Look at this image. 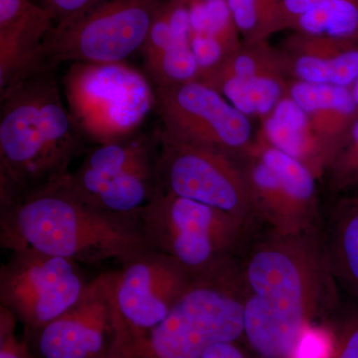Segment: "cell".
Here are the masks:
<instances>
[{
    "mask_svg": "<svg viewBox=\"0 0 358 358\" xmlns=\"http://www.w3.org/2000/svg\"><path fill=\"white\" fill-rule=\"evenodd\" d=\"M236 265L244 294L245 348L253 358H299L339 305L320 227L288 234L256 223Z\"/></svg>",
    "mask_w": 358,
    "mask_h": 358,
    "instance_id": "cell-1",
    "label": "cell"
},
{
    "mask_svg": "<svg viewBox=\"0 0 358 358\" xmlns=\"http://www.w3.org/2000/svg\"><path fill=\"white\" fill-rule=\"evenodd\" d=\"M55 74L40 71L0 91V208L63 182L90 150Z\"/></svg>",
    "mask_w": 358,
    "mask_h": 358,
    "instance_id": "cell-2",
    "label": "cell"
},
{
    "mask_svg": "<svg viewBox=\"0 0 358 358\" xmlns=\"http://www.w3.org/2000/svg\"><path fill=\"white\" fill-rule=\"evenodd\" d=\"M2 248H31L77 264L121 263L148 245L138 218L100 210L65 180L0 208Z\"/></svg>",
    "mask_w": 358,
    "mask_h": 358,
    "instance_id": "cell-3",
    "label": "cell"
},
{
    "mask_svg": "<svg viewBox=\"0 0 358 358\" xmlns=\"http://www.w3.org/2000/svg\"><path fill=\"white\" fill-rule=\"evenodd\" d=\"M244 294L236 260L194 278L166 319L106 358H201L212 345L242 343Z\"/></svg>",
    "mask_w": 358,
    "mask_h": 358,
    "instance_id": "cell-4",
    "label": "cell"
},
{
    "mask_svg": "<svg viewBox=\"0 0 358 358\" xmlns=\"http://www.w3.org/2000/svg\"><path fill=\"white\" fill-rule=\"evenodd\" d=\"M138 217L148 247L171 257L193 279L233 262L255 225L162 190Z\"/></svg>",
    "mask_w": 358,
    "mask_h": 358,
    "instance_id": "cell-5",
    "label": "cell"
},
{
    "mask_svg": "<svg viewBox=\"0 0 358 358\" xmlns=\"http://www.w3.org/2000/svg\"><path fill=\"white\" fill-rule=\"evenodd\" d=\"M66 105L89 147L140 133L155 110V88L127 63H71L61 81Z\"/></svg>",
    "mask_w": 358,
    "mask_h": 358,
    "instance_id": "cell-6",
    "label": "cell"
},
{
    "mask_svg": "<svg viewBox=\"0 0 358 358\" xmlns=\"http://www.w3.org/2000/svg\"><path fill=\"white\" fill-rule=\"evenodd\" d=\"M159 152V128L90 148L65 185L78 199L95 208L138 218L162 190Z\"/></svg>",
    "mask_w": 358,
    "mask_h": 358,
    "instance_id": "cell-7",
    "label": "cell"
},
{
    "mask_svg": "<svg viewBox=\"0 0 358 358\" xmlns=\"http://www.w3.org/2000/svg\"><path fill=\"white\" fill-rule=\"evenodd\" d=\"M169 0H100L76 20L55 26L42 46L45 64L121 63L145 44Z\"/></svg>",
    "mask_w": 358,
    "mask_h": 358,
    "instance_id": "cell-8",
    "label": "cell"
},
{
    "mask_svg": "<svg viewBox=\"0 0 358 358\" xmlns=\"http://www.w3.org/2000/svg\"><path fill=\"white\" fill-rule=\"evenodd\" d=\"M120 264L121 268L114 271V334L107 357L138 341L166 319L193 281L173 259L150 247Z\"/></svg>",
    "mask_w": 358,
    "mask_h": 358,
    "instance_id": "cell-9",
    "label": "cell"
},
{
    "mask_svg": "<svg viewBox=\"0 0 358 358\" xmlns=\"http://www.w3.org/2000/svg\"><path fill=\"white\" fill-rule=\"evenodd\" d=\"M240 160L259 222L288 234L320 227L319 179L305 164L259 136Z\"/></svg>",
    "mask_w": 358,
    "mask_h": 358,
    "instance_id": "cell-10",
    "label": "cell"
},
{
    "mask_svg": "<svg viewBox=\"0 0 358 358\" xmlns=\"http://www.w3.org/2000/svg\"><path fill=\"white\" fill-rule=\"evenodd\" d=\"M160 189L210 205L249 225L259 222L241 160L160 131Z\"/></svg>",
    "mask_w": 358,
    "mask_h": 358,
    "instance_id": "cell-11",
    "label": "cell"
},
{
    "mask_svg": "<svg viewBox=\"0 0 358 358\" xmlns=\"http://www.w3.org/2000/svg\"><path fill=\"white\" fill-rule=\"evenodd\" d=\"M78 265L31 248L11 251L0 268V307L36 333L83 296L90 281Z\"/></svg>",
    "mask_w": 358,
    "mask_h": 358,
    "instance_id": "cell-12",
    "label": "cell"
},
{
    "mask_svg": "<svg viewBox=\"0 0 358 358\" xmlns=\"http://www.w3.org/2000/svg\"><path fill=\"white\" fill-rule=\"evenodd\" d=\"M160 131L241 159L256 138L251 121L216 90L190 81L155 88Z\"/></svg>",
    "mask_w": 358,
    "mask_h": 358,
    "instance_id": "cell-13",
    "label": "cell"
},
{
    "mask_svg": "<svg viewBox=\"0 0 358 358\" xmlns=\"http://www.w3.org/2000/svg\"><path fill=\"white\" fill-rule=\"evenodd\" d=\"M114 271L89 282L79 301L36 331L42 358H106L113 341Z\"/></svg>",
    "mask_w": 358,
    "mask_h": 358,
    "instance_id": "cell-14",
    "label": "cell"
},
{
    "mask_svg": "<svg viewBox=\"0 0 358 358\" xmlns=\"http://www.w3.org/2000/svg\"><path fill=\"white\" fill-rule=\"evenodd\" d=\"M54 27L34 0H0V91L52 69L45 64L42 46Z\"/></svg>",
    "mask_w": 358,
    "mask_h": 358,
    "instance_id": "cell-15",
    "label": "cell"
},
{
    "mask_svg": "<svg viewBox=\"0 0 358 358\" xmlns=\"http://www.w3.org/2000/svg\"><path fill=\"white\" fill-rule=\"evenodd\" d=\"M292 80L352 89L358 78V43L292 32L281 47Z\"/></svg>",
    "mask_w": 358,
    "mask_h": 358,
    "instance_id": "cell-16",
    "label": "cell"
},
{
    "mask_svg": "<svg viewBox=\"0 0 358 358\" xmlns=\"http://www.w3.org/2000/svg\"><path fill=\"white\" fill-rule=\"evenodd\" d=\"M259 136L305 164L319 180L326 176L338 154V150L315 131L307 114L288 95L264 119Z\"/></svg>",
    "mask_w": 358,
    "mask_h": 358,
    "instance_id": "cell-17",
    "label": "cell"
},
{
    "mask_svg": "<svg viewBox=\"0 0 358 358\" xmlns=\"http://www.w3.org/2000/svg\"><path fill=\"white\" fill-rule=\"evenodd\" d=\"M288 96L307 114L315 131L338 152L358 120L352 89L291 80Z\"/></svg>",
    "mask_w": 358,
    "mask_h": 358,
    "instance_id": "cell-18",
    "label": "cell"
},
{
    "mask_svg": "<svg viewBox=\"0 0 358 358\" xmlns=\"http://www.w3.org/2000/svg\"><path fill=\"white\" fill-rule=\"evenodd\" d=\"M320 232L336 288L343 289L358 306V197L339 200Z\"/></svg>",
    "mask_w": 358,
    "mask_h": 358,
    "instance_id": "cell-19",
    "label": "cell"
},
{
    "mask_svg": "<svg viewBox=\"0 0 358 358\" xmlns=\"http://www.w3.org/2000/svg\"><path fill=\"white\" fill-rule=\"evenodd\" d=\"M287 30L358 43V0H281Z\"/></svg>",
    "mask_w": 358,
    "mask_h": 358,
    "instance_id": "cell-20",
    "label": "cell"
},
{
    "mask_svg": "<svg viewBox=\"0 0 358 358\" xmlns=\"http://www.w3.org/2000/svg\"><path fill=\"white\" fill-rule=\"evenodd\" d=\"M257 76L291 77L288 56L268 41L243 42L236 51L213 69L201 73L196 81L215 89L228 79Z\"/></svg>",
    "mask_w": 358,
    "mask_h": 358,
    "instance_id": "cell-21",
    "label": "cell"
},
{
    "mask_svg": "<svg viewBox=\"0 0 358 358\" xmlns=\"http://www.w3.org/2000/svg\"><path fill=\"white\" fill-rule=\"evenodd\" d=\"M291 79L282 76H257L228 79L215 89L242 114L265 119L288 95Z\"/></svg>",
    "mask_w": 358,
    "mask_h": 358,
    "instance_id": "cell-22",
    "label": "cell"
},
{
    "mask_svg": "<svg viewBox=\"0 0 358 358\" xmlns=\"http://www.w3.org/2000/svg\"><path fill=\"white\" fill-rule=\"evenodd\" d=\"M243 42L268 41L287 30L281 0H225Z\"/></svg>",
    "mask_w": 358,
    "mask_h": 358,
    "instance_id": "cell-23",
    "label": "cell"
},
{
    "mask_svg": "<svg viewBox=\"0 0 358 358\" xmlns=\"http://www.w3.org/2000/svg\"><path fill=\"white\" fill-rule=\"evenodd\" d=\"M143 72L154 88H160L195 81L200 69L190 44H181L143 65Z\"/></svg>",
    "mask_w": 358,
    "mask_h": 358,
    "instance_id": "cell-24",
    "label": "cell"
},
{
    "mask_svg": "<svg viewBox=\"0 0 358 358\" xmlns=\"http://www.w3.org/2000/svg\"><path fill=\"white\" fill-rule=\"evenodd\" d=\"M327 326L329 341L324 358H358V312H341L338 305Z\"/></svg>",
    "mask_w": 358,
    "mask_h": 358,
    "instance_id": "cell-25",
    "label": "cell"
},
{
    "mask_svg": "<svg viewBox=\"0 0 358 358\" xmlns=\"http://www.w3.org/2000/svg\"><path fill=\"white\" fill-rule=\"evenodd\" d=\"M329 185L334 192L348 189L358 176V120L339 148L333 164L326 174Z\"/></svg>",
    "mask_w": 358,
    "mask_h": 358,
    "instance_id": "cell-26",
    "label": "cell"
},
{
    "mask_svg": "<svg viewBox=\"0 0 358 358\" xmlns=\"http://www.w3.org/2000/svg\"><path fill=\"white\" fill-rule=\"evenodd\" d=\"M15 317L0 307V358H32L28 346L16 336Z\"/></svg>",
    "mask_w": 358,
    "mask_h": 358,
    "instance_id": "cell-27",
    "label": "cell"
},
{
    "mask_svg": "<svg viewBox=\"0 0 358 358\" xmlns=\"http://www.w3.org/2000/svg\"><path fill=\"white\" fill-rule=\"evenodd\" d=\"M50 15L55 26L66 24L96 6L100 0H34Z\"/></svg>",
    "mask_w": 358,
    "mask_h": 358,
    "instance_id": "cell-28",
    "label": "cell"
},
{
    "mask_svg": "<svg viewBox=\"0 0 358 358\" xmlns=\"http://www.w3.org/2000/svg\"><path fill=\"white\" fill-rule=\"evenodd\" d=\"M201 358H253L243 343H220L209 348Z\"/></svg>",
    "mask_w": 358,
    "mask_h": 358,
    "instance_id": "cell-29",
    "label": "cell"
},
{
    "mask_svg": "<svg viewBox=\"0 0 358 358\" xmlns=\"http://www.w3.org/2000/svg\"><path fill=\"white\" fill-rule=\"evenodd\" d=\"M352 92L353 98H355V102H357L358 105V78L352 87Z\"/></svg>",
    "mask_w": 358,
    "mask_h": 358,
    "instance_id": "cell-30",
    "label": "cell"
},
{
    "mask_svg": "<svg viewBox=\"0 0 358 358\" xmlns=\"http://www.w3.org/2000/svg\"><path fill=\"white\" fill-rule=\"evenodd\" d=\"M350 187L358 188V176L357 178L355 179V180L352 181V183H350V185L348 186V188H350Z\"/></svg>",
    "mask_w": 358,
    "mask_h": 358,
    "instance_id": "cell-31",
    "label": "cell"
},
{
    "mask_svg": "<svg viewBox=\"0 0 358 358\" xmlns=\"http://www.w3.org/2000/svg\"><path fill=\"white\" fill-rule=\"evenodd\" d=\"M200 1H214V0H200Z\"/></svg>",
    "mask_w": 358,
    "mask_h": 358,
    "instance_id": "cell-32",
    "label": "cell"
}]
</instances>
